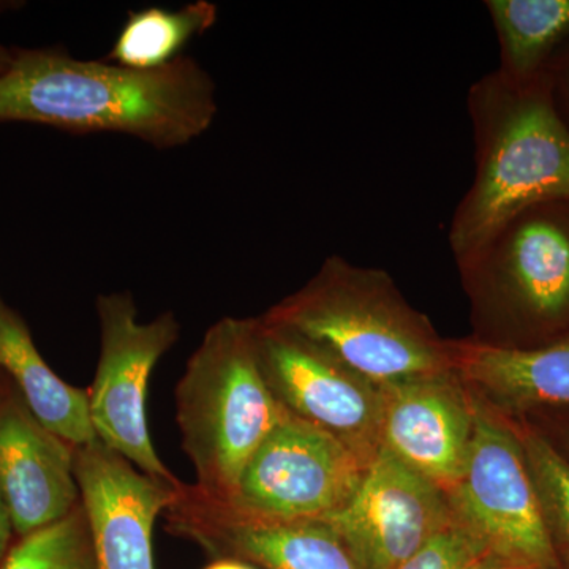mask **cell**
<instances>
[{
  "instance_id": "1",
  "label": "cell",
  "mask_w": 569,
  "mask_h": 569,
  "mask_svg": "<svg viewBox=\"0 0 569 569\" xmlns=\"http://www.w3.org/2000/svg\"><path fill=\"white\" fill-rule=\"evenodd\" d=\"M211 74L181 56L153 70L81 61L62 50H20L0 74V122L73 133L130 134L159 149L189 144L216 119Z\"/></svg>"
},
{
  "instance_id": "2",
  "label": "cell",
  "mask_w": 569,
  "mask_h": 569,
  "mask_svg": "<svg viewBox=\"0 0 569 569\" xmlns=\"http://www.w3.org/2000/svg\"><path fill=\"white\" fill-rule=\"evenodd\" d=\"M467 108L475 178L449 227L455 260L520 209L569 198V133L553 110L548 77L512 82L490 71L468 89Z\"/></svg>"
},
{
  "instance_id": "3",
  "label": "cell",
  "mask_w": 569,
  "mask_h": 569,
  "mask_svg": "<svg viewBox=\"0 0 569 569\" xmlns=\"http://www.w3.org/2000/svg\"><path fill=\"white\" fill-rule=\"evenodd\" d=\"M260 317L306 337L380 387L452 372L451 342L410 306L392 277L337 254Z\"/></svg>"
},
{
  "instance_id": "4",
  "label": "cell",
  "mask_w": 569,
  "mask_h": 569,
  "mask_svg": "<svg viewBox=\"0 0 569 569\" xmlns=\"http://www.w3.org/2000/svg\"><path fill=\"white\" fill-rule=\"evenodd\" d=\"M455 261L471 342L522 351L569 339V198L520 209Z\"/></svg>"
},
{
  "instance_id": "5",
  "label": "cell",
  "mask_w": 569,
  "mask_h": 569,
  "mask_svg": "<svg viewBox=\"0 0 569 569\" xmlns=\"http://www.w3.org/2000/svg\"><path fill=\"white\" fill-rule=\"evenodd\" d=\"M174 397L194 485L231 500L247 462L287 413L258 365L252 318H222L206 331Z\"/></svg>"
},
{
  "instance_id": "6",
  "label": "cell",
  "mask_w": 569,
  "mask_h": 569,
  "mask_svg": "<svg viewBox=\"0 0 569 569\" xmlns=\"http://www.w3.org/2000/svg\"><path fill=\"white\" fill-rule=\"evenodd\" d=\"M473 399L470 451L462 477L447 493L452 515L498 559L561 569L518 430L511 419Z\"/></svg>"
},
{
  "instance_id": "7",
  "label": "cell",
  "mask_w": 569,
  "mask_h": 569,
  "mask_svg": "<svg viewBox=\"0 0 569 569\" xmlns=\"http://www.w3.org/2000/svg\"><path fill=\"white\" fill-rule=\"evenodd\" d=\"M96 309L100 356L88 388L96 436L148 477L179 482L181 479L168 470L153 448L146 400L153 367L178 342L181 325L173 312L142 323L129 291L100 295Z\"/></svg>"
},
{
  "instance_id": "8",
  "label": "cell",
  "mask_w": 569,
  "mask_h": 569,
  "mask_svg": "<svg viewBox=\"0 0 569 569\" xmlns=\"http://www.w3.org/2000/svg\"><path fill=\"white\" fill-rule=\"evenodd\" d=\"M252 321L258 365L277 402L370 466L381 449L383 387L298 332L261 317Z\"/></svg>"
},
{
  "instance_id": "9",
  "label": "cell",
  "mask_w": 569,
  "mask_h": 569,
  "mask_svg": "<svg viewBox=\"0 0 569 569\" xmlns=\"http://www.w3.org/2000/svg\"><path fill=\"white\" fill-rule=\"evenodd\" d=\"M369 467L325 430L284 413L242 470L239 507L284 519H328L355 496Z\"/></svg>"
},
{
  "instance_id": "10",
  "label": "cell",
  "mask_w": 569,
  "mask_h": 569,
  "mask_svg": "<svg viewBox=\"0 0 569 569\" xmlns=\"http://www.w3.org/2000/svg\"><path fill=\"white\" fill-rule=\"evenodd\" d=\"M168 530L217 559L263 569H361L331 523L260 515L181 482L163 512Z\"/></svg>"
},
{
  "instance_id": "11",
  "label": "cell",
  "mask_w": 569,
  "mask_h": 569,
  "mask_svg": "<svg viewBox=\"0 0 569 569\" xmlns=\"http://www.w3.org/2000/svg\"><path fill=\"white\" fill-rule=\"evenodd\" d=\"M361 569H397L455 520L448 496L381 448L346 507L323 519Z\"/></svg>"
},
{
  "instance_id": "12",
  "label": "cell",
  "mask_w": 569,
  "mask_h": 569,
  "mask_svg": "<svg viewBox=\"0 0 569 569\" xmlns=\"http://www.w3.org/2000/svg\"><path fill=\"white\" fill-rule=\"evenodd\" d=\"M73 468L97 569H156L153 523L182 481L148 477L100 440L73 448Z\"/></svg>"
},
{
  "instance_id": "13",
  "label": "cell",
  "mask_w": 569,
  "mask_h": 569,
  "mask_svg": "<svg viewBox=\"0 0 569 569\" xmlns=\"http://www.w3.org/2000/svg\"><path fill=\"white\" fill-rule=\"evenodd\" d=\"M381 448L448 493L466 467L475 399L455 372L388 385Z\"/></svg>"
},
{
  "instance_id": "14",
  "label": "cell",
  "mask_w": 569,
  "mask_h": 569,
  "mask_svg": "<svg viewBox=\"0 0 569 569\" xmlns=\"http://www.w3.org/2000/svg\"><path fill=\"white\" fill-rule=\"evenodd\" d=\"M0 497L17 538L58 522L81 503L73 447L33 417L7 376L0 385Z\"/></svg>"
},
{
  "instance_id": "15",
  "label": "cell",
  "mask_w": 569,
  "mask_h": 569,
  "mask_svg": "<svg viewBox=\"0 0 569 569\" xmlns=\"http://www.w3.org/2000/svg\"><path fill=\"white\" fill-rule=\"evenodd\" d=\"M451 342L452 372L471 396L508 418L569 410V339L535 350Z\"/></svg>"
},
{
  "instance_id": "16",
  "label": "cell",
  "mask_w": 569,
  "mask_h": 569,
  "mask_svg": "<svg viewBox=\"0 0 569 569\" xmlns=\"http://www.w3.org/2000/svg\"><path fill=\"white\" fill-rule=\"evenodd\" d=\"M0 372L9 377L33 417L71 447L99 440L89 417L88 389L71 387L48 366L26 321L2 298Z\"/></svg>"
},
{
  "instance_id": "17",
  "label": "cell",
  "mask_w": 569,
  "mask_h": 569,
  "mask_svg": "<svg viewBox=\"0 0 569 569\" xmlns=\"http://www.w3.org/2000/svg\"><path fill=\"white\" fill-rule=\"evenodd\" d=\"M500 43L498 71L512 82L548 77L569 43V0H486Z\"/></svg>"
},
{
  "instance_id": "18",
  "label": "cell",
  "mask_w": 569,
  "mask_h": 569,
  "mask_svg": "<svg viewBox=\"0 0 569 569\" xmlns=\"http://www.w3.org/2000/svg\"><path fill=\"white\" fill-rule=\"evenodd\" d=\"M219 18L216 3L197 0L178 10L163 7L130 11L107 61L137 70H153L181 58L194 37L203 36Z\"/></svg>"
},
{
  "instance_id": "19",
  "label": "cell",
  "mask_w": 569,
  "mask_h": 569,
  "mask_svg": "<svg viewBox=\"0 0 569 569\" xmlns=\"http://www.w3.org/2000/svg\"><path fill=\"white\" fill-rule=\"evenodd\" d=\"M0 569H97L82 505L58 522L18 538Z\"/></svg>"
},
{
  "instance_id": "20",
  "label": "cell",
  "mask_w": 569,
  "mask_h": 569,
  "mask_svg": "<svg viewBox=\"0 0 569 569\" xmlns=\"http://www.w3.org/2000/svg\"><path fill=\"white\" fill-rule=\"evenodd\" d=\"M509 419L522 441L553 546L559 556L569 557V460L537 427L523 419Z\"/></svg>"
},
{
  "instance_id": "21",
  "label": "cell",
  "mask_w": 569,
  "mask_h": 569,
  "mask_svg": "<svg viewBox=\"0 0 569 569\" xmlns=\"http://www.w3.org/2000/svg\"><path fill=\"white\" fill-rule=\"evenodd\" d=\"M490 556L489 549L455 518L397 569H481Z\"/></svg>"
},
{
  "instance_id": "22",
  "label": "cell",
  "mask_w": 569,
  "mask_h": 569,
  "mask_svg": "<svg viewBox=\"0 0 569 569\" xmlns=\"http://www.w3.org/2000/svg\"><path fill=\"white\" fill-rule=\"evenodd\" d=\"M548 78L553 110L569 133V43L550 63Z\"/></svg>"
},
{
  "instance_id": "23",
  "label": "cell",
  "mask_w": 569,
  "mask_h": 569,
  "mask_svg": "<svg viewBox=\"0 0 569 569\" xmlns=\"http://www.w3.org/2000/svg\"><path fill=\"white\" fill-rule=\"evenodd\" d=\"M14 530L11 523L10 512L0 497V565L6 560L7 553L11 548V538H13Z\"/></svg>"
},
{
  "instance_id": "24",
  "label": "cell",
  "mask_w": 569,
  "mask_h": 569,
  "mask_svg": "<svg viewBox=\"0 0 569 569\" xmlns=\"http://www.w3.org/2000/svg\"><path fill=\"white\" fill-rule=\"evenodd\" d=\"M204 569H258L257 567H253V565L246 563V561L242 560H236V559H217L216 561H212L209 567H206Z\"/></svg>"
},
{
  "instance_id": "25",
  "label": "cell",
  "mask_w": 569,
  "mask_h": 569,
  "mask_svg": "<svg viewBox=\"0 0 569 569\" xmlns=\"http://www.w3.org/2000/svg\"><path fill=\"white\" fill-rule=\"evenodd\" d=\"M481 569H530L526 567H520V565L511 563V561H507L503 559H498L496 556H490L488 560L485 561Z\"/></svg>"
},
{
  "instance_id": "26",
  "label": "cell",
  "mask_w": 569,
  "mask_h": 569,
  "mask_svg": "<svg viewBox=\"0 0 569 569\" xmlns=\"http://www.w3.org/2000/svg\"><path fill=\"white\" fill-rule=\"evenodd\" d=\"M13 61V50L0 44V74L6 73Z\"/></svg>"
},
{
  "instance_id": "27",
  "label": "cell",
  "mask_w": 569,
  "mask_h": 569,
  "mask_svg": "<svg viewBox=\"0 0 569 569\" xmlns=\"http://www.w3.org/2000/svg\"><path fill=\"white\" fill-rule=\"evenodd\" d=\"M553 447H556V445H553ZM556 448L559 449L561 455H563L565 458L569 460V425H567V427H563V430H561V447Z\"/></svg>"
},
{
  "instance_id": "28",
  "label": "cell",
  "mask_w": 569,
  "mask_h": 569,
  "mask_svg": "<svg viewBox=\"0 0 569 569\" xmlns=\"http://www.w3.org/2000/svg\"><path fill=\"white\" fill-rule=\"evenodd\" d=\"M3 377H6V373H3V372H0V385H2V381H3Z\"/></svg>"
}]
</instances>
